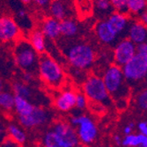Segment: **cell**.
<instances>
[{"label": "cell", "mask_w": 147, "mask_h": 147, "mask_svg": "<svg viewBox=\"0 0 147 147\" xmlns=\"http://www.w3.org/2000/svg\"><path fill=\"white\" fill-rule=\"evenodd\" d=\"M105 87L113 100L114 105L120 109H125L129 97V85L125 80L122 68L116 64H111L107 68L101 77Z\"/></svg>", "instance_id": "1"}, {"label": "cell", "mask_w": 147, "mask_h": 147, "mask_svg": "<svg viewBox=\"0 0 147 147\" xmlns=\"http://www.w3.org/2000/svg\"><path fill=\"white\" fill-rule=\"evenodd\" d=\"M64 41L62 49L71 68L81 71L90 69L96 59V53L92 46L85 42H72V40L66 39Z\"/></svg>", "instance_id": "2"}, {"label": "cell", "mask_w": 147, "mask_h": 147, "mask_svg": "<svg viewBox=\"0 0 147 147\" xmlns=\"http://www.w3.org/2000/svg\"><path fill=\"white\" fill-rule=\"evenodd\" d=\"M37 73L40 79L51 89L58 90L66 82V74L63 66L47 53L39 56Z\"/></svg>", "instance_id": "3"}, {"label": "cell", "mask_w": 147, "mask_h": 147, "mask_svg": "<svg viewBox=\"0 0 147 147\" xmlns=\"http://www.w3.org/2000/svg\"><path fill=\"white\" fill-rule=\"evenodd\" d=\"M39 54L32 48L28 39L19 38L13 47V58L17 67L22 71L37 72Z\"/></svg>", "instance_id": "4"}, {"label": "cell", "mask_w": 147, "mask_h": 147, "mask_svg": "<svg viewBox=\"0 0 147 147\" xmlns=\"http://www.w3.org/2000/svg\"><path fill=\"white\" fill-rule=\"evenodd\" d=\"M82 92L88 101L102 107H110L114 105L108 91H107L101 77L98 75H90L86 78L82 86Z\"/></svg>", "instance_id": "5"}, {"label": "cell", "mask_w": 147, "mask_h": 147, "mask_svg": "<svg viewBox=\"0 0 147 147\" xmlns=\"http://www.w3.org/2000/svg\"><path fill=\"white\" fill-rule=\"evenodd\" d=\"M68 123L76 129L80 144L89 145L95 141L98 136V128L95 122L89 115H73Z\"/></svg>", "instance_id": "6"}, {"label": "cell", "mask_w": 147, "mask_h": 147, "mask_svg": "<svg viewBox=\"0 0 147 147\" xmlns=\"http://www.w3.org/2000/svg\"><path fill=\"white\" fill-rule=\"evenodd\" d=\"M121 68L129 85L142 82L147 75V55L136 53V55Z\"/></svg>", "instance_id": "7"}, {"label": "cell", "mask_w": 147, "mask_h": 147, "mask_svg": "<svg viewBox=\"0 0 147 147\" xmlns=\"http://www.w3.org/2000/svg\"><path fill=\"white\" fill-rule=\"evenodd\" d=\"M19 123L22 128L34 129L48 124L52 119L51 113L43 107L35 106L33 111L25 116H18Z\"/></svg>", "instance_id": "8"}, {"label": "cell", "mask_w": 147, "mask_h": 147, "mask_svg": "<svg viewBox=\"0 0 147 147\" xmlns=\"http://www.w3.org/2000/svg\"><path fill=\"white\" fill-rule=\"evenodd\" d=\"M136 44L130 42L128 38H123L116 42L114 48L115 64L123 67L136 55Z\"/></svg>", "instance_id": "9"}, {"label": "cell", "mask_w": 147, "mask_h": 147, "mask_svg": "<svg viewBox=\"0 0 147 147\" xmlns=\"http://www.w3.org/2000/svg\"><path fill=\"white\" fill-rule=\"evenodd\" d=\"M19 38H20V28L18 23L11 17H0V42H14Z\"/></svg>", "instance_id": "10"}, {"label": "cell", "mask_w": 147, "mask_h": 147, "mask_svg": "<svg viewBox=\"0 0 147 147\" xmlns=\"http://www.w3.org/2000/svg\"><path fill=\"white\" fill-rule=\"evenodd\" d=\"M51 129L63 138L71 147H79L80 142L78 140L76 129L68 122L57 121L53 124Z\"/></svg>", "instance_id": "11"}, {"label": "cell", "mask_w": 147, "mask_h": 147, "mask_svg": "<svg viewBox=\"0 0 147 147\" xmlns=\"http://www.w3.org/2000/svg\"><path fill=\"white\" fill-rule=\"evenodd\" d=\"M105 20L109 26V28L119 38L121 35L127 34L129 25L130 23V20L128 14L114 11Z\"/></svg>", "instance_id": "12"}, {"label": "cell", "mask_w": 147, "mask_h": 147, "mask_svg": "<svg viewBox=\"0 0 147 147\" xmlns=\"http://www.w3.org/2000/svg\"><path fill=\"white\" fill-rule=\"evenodd\" d=\"M76 91L72 88H64L59 92L54 99V105L60 112H69L75 108Z\"/></svg>", "instance_id": "13"}, {"label": "cell", "mask_w": 147, "mask_h": 147, "mask_svg": "<svg viewBox=\"0 0 147 147\" xmlns=\"http://www.w3.org/2000/svg\"><path fill=\"white\" fill-rule=\"evenodd\" d=\"M95 35L99 41L109 46L115 45L119 37L109 28V26L107 24L106 20H99L94 26Z\"/></svg>", "instance_id": "14"}, {"label": "cell", "mask_w": 147, "mask_h": 147, "mask_svg": "<svg viewBox=\"0 0 147 147\" xmlns=\"http://www.w3.org/2000/svg\"><path fill=\"white\" fill-rule=\"evenodd\" d=\"M127 37L130 42L138 45L146 42L147 40V28L146 26L139 20L130 21L127 30Z\"/></svg>", "instance_id": "15"}, {"label": "cell", "mask_w": 147, "mask_h": 147, "mask_svg": "<svg viewBox=\"0 0 147 147\" xmlns=\"http://www.w3.org/2000/svg\"><path fill=\"white\" fill-rule=\"evenodd\" d=\"M48 9L50 17L58 21L71 18L72 15L71 7L65 1H51Z\"/></svg>", "instance_id": "16"}, {"label": "cell", "mask_w": 147, "mask_h": 147, "mask_svg": "<svg viewBox=\"0 0 147 147\" xmlns=\"http://www.w3.org/2000/svg\"><path fill=\"white\" fill-rule=\"evenodd\" d=\"M40 30L48 41H56L60 38V21L51 17L46 18L42 21Z\"/></svg>", "instance_id": "17"}, {"label": "cell", "mask_w": 147, "mask_h": 147, "mask_svg": "<svg viewBox=\"0 0 147 147\" xmlns=\"http://www.w3.org/2000/svg\"><path fill=\"white\" fill-rule=\"evenodd\" d=\"M11 91L15 96L28 100L34 105V97H37V93L30 85L22 82L21 80H16L11 84Z\"/></svg>", "instance_id": "18"}, {"label": "cell", "mask_w": 147, "mask_h": 147, "mask_svg": "<svg viewBox=\"0 0 147 147\" xmlns=\"http://www.w3.org/2000/svg\"><path fill=\"white\" fill-rule=\"evenodd\" d=\"M79 32L78 23L72 18L65 19L60 21V37L66 40L76 38Z\"/></svg>", "instance_id": "19"}, {"label": "cell", "mask_w": 147, "mask_h": 147, "mask_svg": "<svg viewBox=\"0 0 147 147\" xmlns=\"http://www.w3.org/2000/svg\"><path fill=\"white\" fill-rule=\"evenodd\" d=\"M114 11L109 0H92V13L100 20H106Z\"/></svg>", "instance_id": "20"}, {"label": "cell", "mask_w": 147, "mask_h": 147, "mask_svg": "<svg viewBox=\"0 0 147 147\" xmlns=\"http://www.w3.org/2000/svg\"><path fill=\"white\" fill-rule=\"evenodd\" d=\"M29 43L31 44L32 48L38 53L39 55H42L43 53H46V43L47 39L42 33L40 29H34L29 34L28 40Z\"/></svg>", "instance_id": "21"}, {"label": "cell", "mask_w": 147, "mask_h": 147, "mask_svg": "<svg viewBox=\"0 0 147 147\" xmlns=\"http://www.w3.org/2000/svg\"><path fill=\"white\" fill-rule=\"evenodd\" d=\"M43 147H71L63 138H62L51 129L43 135L42 138Z\"/></svg>", "instance_id": "22"}, {"label": "cell", "mask_w": 147, "mask_h": 147, "mask_svg": "<svg viewBox=\"0 0 147 147\" xmlns=\"http://www.w3.org/2000/svg\"><path fill=\"white\" fill-rule=\"evenodd\" d=\"M6 134L9 138L22 146L26 142V134L23 128L14 123H11L6 128Z\"/></svg>", "instance_id": "23"}, {"label": "cell", "mask_w": 147, "mask_h": 147, "mask_svg": "<svg viewBox=\"0 0 147 147\" xmlns=\"http://www.w3.org/2000/svg\"><path fill=\"white\" fill-rule=\"evenodd\" d=\"M122 145L124 147H147V136L131 133L122 139Z\"/></svg>", "instance_id": "24"}, {"label": "cell", "mask_w": 147, "mask_h": 147, "mask_svg": "<svg viewBox=\"0 0 147 147\" xmlns=\"http://www.w3.org/2000/svg\"><path fill=\"white\" fill-rule=\"evenodd\" d=\"M35 105L28 101V100L23 99L19 96L14 97V111L16 112L18 116H25L29 115Z\"/></svg>", "instance_id": "25"}, {"label": "cell", "mask_w": 147, "mask_h": 147, "mask_svg": "<svg viewBox=\"0 0 147 147\" xmlns=\"http://www.w3.org/2000/svg\"><path fill=\"white\" fill-rule=\"evenodd\" d=\"M14 97L12 92L8 90H4L0 92V110L10 113L14 110Z\"/></svg>", "instance_id": "26"}, {"label": "cell", "mask_w": 147, "mask_h": 147, "mask_svg": "<svg viewBox=\"0 0 147 147\" xmlns=\"http://www.w3.org/2000/svg\"><path fill=\"white\" fill-rule=\"evenodd\" d=\"M128 13L136 17H139L144 11H146L145 0H127Z\"/></svg>", "instance_id": "27"}, {"label": "cell", "mask_w": 147, "mask_h": 147, "mask_svg": "<svg viewBox=\"0 0 147 147\" xmlns=\"http://www.w3.org/2000/svg\"><path fill=\"white\" fill-rule=\"evenodd\" d=\"M78 11L84 16H88L92 12V0H76Z\"/></svg>", "instance_id": "28"}, {"label": "cell", "mask_w": 147, "mask_h": 147, "mask_svg": "<svg viewBox=\"0 0 147 147\" xmlns=\"http://www.w3.org/2000/svg\"><path fill=\"white\" fill-rule=\"evenodd\" d=\"M88 106V100L82 92H76V100H75V108L79 110H84Z\"/></svg>", "instance_id": "29"}, {"label": "cell", "mask_w": 147, "mask_h": 147, "mask_svg": "<svg viewBox=\"0 0 147 147\" xmlns=\"http://www.w3.org/2000/svg\"><path fill=\"white\" fill-rule=\"evenodd\" d=\"M109 2L115 11L128 14L127 0H109Z\"/></svg>", "instance_id": "30"}, {"label": "cell", "mask_w": 147, "mask_h": 147, "mask_svg": "<svg viewBox=\"0 0 147 147\" xmlns=\"http://www.w3.org/2000/svg\"><path fill=\"white\" fill-rule=\"evenodd\" d=\"M136 103L138 108L144 111L147 109V92L146 90L141 91L136 98Z\"/></svg>", "instance_id": "31"}, {"label": "cell", "mask_w": 147, "mask_h": 147, "mask_svg": "<svg viewBox=\"0 0 147 147\" xmlns=\"http://www.w3.org/2000/svg\"><path fill=\"white\" fill-rule=\"evenodd\" d=\"M35 79V74L32 73V72H28V71H22V75H21V81L30 85L32 84Z\"/></svg>", "instance_id": "32"}, {"label": "cell", "mask_w": 147, "mask_h": 147, "mask_svg": "<svg viewBox=\"0 0 147 147\" xmlns=\"http://www.w3.org/2000/svg\"><path fill=\"white\" fill-rule=\"evenodd\" d=\"M0 147H21V145H20L19 144H17L9 138H5L0 143Z\"/></svg>", "instance_id": "33"}, {"label": "cell", "mask_w": 147, "mask_h": 147, "mask_svg": "<svg viewBox=\"0 0 147 147\" xmlns=\"http://www.w3.org/2000/svg\"><path fill=\"white\" fill-rule=\"evenodd\" d=\"M16 15H17V18L18 20H21V21H24V22H29V19L28 17V13H26V10H24L23 8L22 9H19L16 12Z\"/></svg>", "instance_id": "34"}, {"label": "cell", "mask_w": 147, "mask_h": 147, "mask_svg": "<svg viewBox=\"0 0 147 147\" xmlns=\"http://www.w3.org/2000/svg\"><path fill=\"white\" fill-rule=\"evenodd\" d=\"M32 1L37 6L41 7L42 9H48L51 3V0H32Z\"/></svg>", "instance_id": "35"}, {"label": "cell", "mask_w": 147, "mask_h": 147, "mask_svg": "<svg viewBox=\"0 0 147 147\" xmlns=\"http://www.w3.org/2000/svg\"><path fill=\"white\" fill-rule=\"evenodd\" d=\"M138 129L139 134L147 136V123L145 121H142L138 124Z\"/></svg>", "instance_id": "36"}, {"label": "cell", "mask_w": 147, "mask_h": 147, "mask_svg": "<svg viewBox=\"0 0 147 147\" xmlns=\"http://www.w3.org/2000/svg\"><path fill=\"white\" fill-rule=\"evenodd\" d=\"M136 51L138 54L141 55H147V43H141L136 46Z\"/></svg>", "instance_id": "37"}, {"label": "cell", "mask_w": 147, "mask_h": 147, "mask_svg": "<svg viewBox=\"0 0 147 147\" xmlns=\"http://www.w3.org/2000/svg\"><path fill=\"white\" fill-rule=\"evenodd\" d=\"M135 128V123H133V122H130L123 129V133H124V135L127 136V135H129L131 134V133L133 132V129H134Z\"/></svg>", "instance_id": "38"}, {"label": "cell", "mask_w": 147, "mask_h": 147, "mask_svg": "<svg viewBox=\"0 0 147 147\" xmlns=\"http://www.w3.org/2000/svg\"><path fill=\"white\" fill-rule=\"evenodd\" d=\"M138 18H139L138 20H139L141 23H143V24H144V25L146 26V23H147V11H144Z\"/></svg>", "instance_id": "39"}, {"label": "cell", "mask_w": 147, "mask_h": 147, "mask_svg": "<svg viewBox=\"0 0 147 147\" xmlns=\"http://www.w3.org/2000/svg\"><path fill=\"white\" fill-rule=\"evenodd\" d=\"M5 138V129L0 122V143H1L4 139Z\"/></svg>", "instance_id": "40"}, {"label": "cell", "mask_w": 147, "mask_h": 147, "mask_svg": "<svg viewBox=\"0 0 147 147\" xmlns=\"http://www.w3.org/2000/svg\"><path fill=\"white\" fill-rule=\"evenodd\" d=\"M122 138L121 136H119V135H115L114 137V142L117 144V145H122Z\"/></svg>", "instance_id": "41"}, {"label": "cell", "mask_w": 147, "mask_h": 147, "mask_svg": "<svg viewBox=\"0 0 147 147\" xmlns=\"http://www.w3.org/2000/svg\"><path fill=\"white\" fill-rule=\"evenodd\" d=\"M4 90H5V83L4 78L0 76V92H2Z\"/></svg>", "instance_id": "42"}, {"label": "cell", "mask_w": 147, "mask_h": 147, "mask_svg": "<svg viewBox=\"0 0 147 147\" xmlns=\"http://www.w3.org/2000/svg\"><path fill=\"white\" fill-rule=\"evenodd\" d=\"M51 1H65V0H51Z\"/></svg>", "instance_id": "43"}, {"label": "cell", "mask_w": 147, "mask_h": 147, "mask_svg": "<svg viewBox=\"0 0 147 147\" xmlns=\"http://www.w3.org/2000/svg\"><path fill=\"white\" fill-rule=\"evenodd\" d=\"M145 1H146V0H145Z\"/></svg>", "instance_id": "44"}]
</instances>
